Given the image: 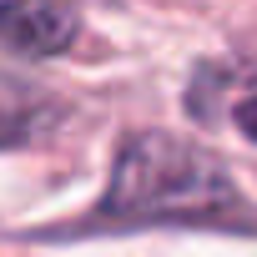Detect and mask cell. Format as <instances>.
I'll list each match as a JSON object with an SVG mask.
<instances>
[{
  "label": "cell",
  "instance_id": "cell-1",
  "mask_svg": "<svg viewBox=\"0 0 257 257\" xmlns=\"http://www.w3.org/2000/svg\"><path fill=\"white\" fill-rule=\"evenodd\" d=\"M96 227H212L257 232V207L227 172V162L177 132H126L111 157Z\"/></svg>",
  "mask_w": 257,
  "mask_h": 257
},
{
  "label": "cell",
  "instance_id": "cell-4",
  "mask_svg": "<svg viewBox=\"0 0 257 257\" xmlns=\"http://www.w3.org/2000/svg\"><path fill=\"white\" fill-rule=\"evenodd\" d=\"M232 126H237V132L257 147V96H247V101H237L232 106Z\"/></svg>",
  "mask_w": 257,
  "mask_h": 257
},
{
  "label": "cell",
  "instance_id": "cell-2",
  "mask_svg": "<svg viewBox=\"0 0 257 257\" xmlns=\"http://www.w3.org/2000/svg\"><path fill=\"white\" fill-rule=\"evenodd\" d=\"M81 41V11L71 0H0V46L31 56V61H51L66 56Z\"/></svg>",
  "mask_w": 257,
  "mask_h": 257
},
{
  "label": "cell",
  "instance_id": "cell-3",
  "mask_svg": "<svg viewBox=\"0 0 257 257\" xmlns=\"http://www.w3.org/2000/svg\"><path fill=\"white\" fill-rule=\"evenodd\" d=\"M56 121H61V106L51 96H41L36 86L0 81V147L36 142L46 126H56Z\"/></svg>",
  "mask_w": 257,
  "mask_h": 257
}]
</instances>
